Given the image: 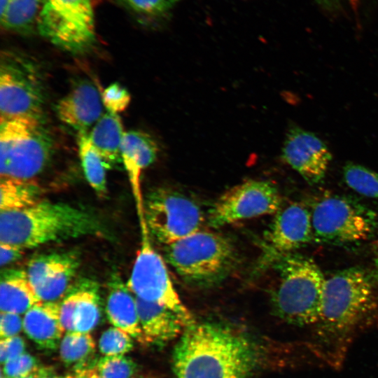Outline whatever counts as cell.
Returning <instances> with one entry per match:
<instances>
[{"label":"cell","mask_w":378,"mask_h":378,"mask_svg":"<svg viewBox=\"0 0 378 378\" xmlns=\"http://www.w3.org/2000/svg\"><path fill=\"white\" fill-rule=\"evenodd\" d=\"M125 132L118 114L104 113L88 134L90 140L108 168L120 162L121 147Z\"/></svg>","instance_id":"cell-22"},{"label":"cell","mask_w":378,"mask_h":378,"mask_svg":"<svg viewBox=\"0 0 378 378\" xmlns=\"http://www.w3.org/2000/svg\"><path fill=\"white\" fill-rule=\"evenodd\" d=\"M164 259L184 281L198 287L222 282L238 260L229 238L202 230L165 245Z\"/></svg>","instance_id":"cell-5"},{"label":"cell","mask_w":378,"mask_h":378,"mask_svg":"<svg viewBox=\"0 0 378 378\" xmlns=\"http://www.w3.org/2000/svg\"><path fill=\"white\" fill-rule=\"evenodd\" d=\"M372 273L350 267L326 277L319 319L305 340L328 368L339 370L361 335L378 328V292Z\"/></svg>","instance_id":"cell-1"},{"label":"cell","mask_w":378,"mask_h":378,"mask_svg":"<svg viewBox=\"0 0 378 378\" xmlns=\"http://www.w3.org/2000/svg\"><path fill=\"white\" fill-rule=\"evenodd\" d=\"M272 267L278 274L271 297L274 314L309 334L320 317L326 277L312 258L297 252L282 255Z\"/></svg>","instance_id":"cell-4"},{"label":"cell","mask_w":378,"mask_h":378,"mask_svg":"<svg viewBox=\"0 0 378 378\" xmlns=\"http://www.w3.org/2000/svg\"><path fill=\"white\" fill-rule=\"evenodd\" d=\"M118 274L111 276L108 284L106 314L108 321L116 328L141 341L143 332L140 325L136 297Z\"/></svg>","instance_id":"cell-20"},{"label":"cell","mask_w":378,"mask_h":378,"mask_svg":"<svg viewBox=\"0 0 378 378\" xmlns=\"http://www.w3.org/2000/svg\"><path fill=\"white\" fill-rule=\"evenodd\" d=\"M141 241L127 286L134 296L165 306L176 312L188 327L195 323L182 302L163 258L154 248L145 220L140 223Z\"/></svg>","instance_id":"cell-11"},{"label":"cell","mask_w":378,"mask_h":378,"mask_svg":"<svg viewBox=\"0 0 378 378\" xmlns=\"http://www.w3.org/2000/svg\"><path fill=\"white\" fill-rule=\"evenodd\" d=\"M23 249L15 244L0 242L1 266L4 267L20 259L23 254Z\"/></svg>","instance_id":"cell-36"},{"label":"cell","mask_w":378,"mask_h":378,"mask_svg":"<svg viewBox=\"0 0 378 378\" xmlns=\"http://www.w3.org/2000/svg\"><path fill=\"white\" fill-rule=\"evenodd\" d=\"M281 203V194L274 183L247 181L220 196L209 210L208 223L217 228L244 219L275 214Z\"/></svg>","instance_id":"cell-12"},{"label":"cell","mask_w":378,"mask_h":378,"mask_svg":"<svg viewBox=\"0 0 378 378\" xmlns=\"http://www.w3.org/2000/svg\"><path fill=\"white\" fill-rule=\"evenodd\" d=\"M144 209L149 232L164 245L201 230L205 220L193 200L169 188H158L150 192Z\"/></svg>","instance_id":"cell-10"},{"label":"cell","mask_w":378,"mask_h":378,"mask_svg":"<svg viewBox=\"0 0 378 378\" xmlns=\"http://www.w3.org/2000/svg\"><path fill=\"white\" fill-rule=\"evenodd\" d=\"M312 240L310 209L301 202H293L281 208L264 233L258 270L272 267L280 257L296 252Z\"/></svg>","instance_id":"cell-13"},{"label":"cell","mask_w":378,"mask_h":378,"mask_svg":"<svg viewBox=\"0 0 378 378\" xmlns=\"http://www.w3.org/2000/svg\"><path fill=\"white\" fill-rule=\"evenodd\" d=\"M314 240L344 246L360 244L378 231V214L351 197L323 195L310 208Z\"/></svg>","instance_id":"cell-7"},{"label":"cell","mask_w":378,"mask_h":378,"mask_svg":"<svg viewBox=\"0 0 378 378\" xmlns=\"http://www.w3.org/2000/svg\"><path fill=\"white\" fill-rule=\"evenodd\" d=\"M41 188L33 179L1 176L0 211L22 209L39 200Z\"/></svg>","instance_id":"cell-25"},{"label":"cell","mask_w":378,"mask_h":378,"mask_svg":"<svg viewBox=\"0 0 378 378\" xmlns=\"http://www.w3.org/2000/svg\"><path fill=\"white\" fill-rule=\"evenodd\" d=\"M375 281L378 283V239L372 246V270L371 272Z\"/></svg>","instance_id":"cell-37"},{"label":"cell","mask_w":378,"mask_h":378,"mask_svg":"<svg viewBox=\"0 0 378 378\" xmlns=\"http://www.w3.org/2000/svg\"><path fill=\"white\" fill-rule=\"evenodd\" d=\"M76 376L80 378H102L97 372V370L90 369L79 372H76Z\"/></svg>","instance_id":"cell-38"},{"label":"cell","mask_w":378,"mask_h":378,"mask_svg":"<svg viewBox=\"0 0 378 378\" xmlns=\"http://www.w3.org/2000/svg\"><path fill=\"white\" fill-rule=\"evenodd\" d=\"M24 340L18 336L1 339L0 343V360L1 363L13 360L25 353Z\"/></svg>","instance_id":"cell-34"},{"label":"cell","mask_w":378,"mask_h":378,"mask_svg":"<svg viewBox=\"0 0 378 378\" xmlns=\"http://www.w3.org/2000/svg\"><path fill=\"white\" fill-rule=\"evenodd\" d=\"M55 141L42 116L0 118V175L33 179L50 162Z\"/></svg>","instance_id":"cell-6"},{"label":"cell","mask_w":378,"mask_h":378,"mask_svg":"<svg viewBox=\"0 0 378 378\" xmlns=\"http://www.w3.org/2000/svg\"><path fill=\"white\" fill-rule=\"evenodd\" d=\"M136 297V296H135ZM143 344H161L176 337L188 326L174 311L136 297Z\"/></svg>","instance_id":"cell-19"},{"label":"cell","mask_w":378,"mask_h":378,"mask_svg":"<svg viewBox=\"0 0 378 378\" xmlns=\"http://www.w3.org/2000/svg\"><path fill=\"white\" fill-rule=\"evenodd\" d=\"M7 0H0L1 3V11H2L6 4Z\"/></svg>","instance_id":"cell-42"},{"label":"cell","mask_w":378,"mask_h":378,"mask_svg":"<svg viewBox=\"0 0 378 378\" xmlns=\"http://www.w3.org/2000/svg\"><path fill=\"white\" fill-rule=\"evenodd\" d=\"M256 352L244 336L216 323H195L186 330L173 356L176 378H248Z\"/></svg>","instance_id":"cell-2"},{"label":"cell","mask_w":378,"mask_h":378,"mask_svg":"<svg viewBox=\"0 0 378 378\" xmlns=\"http://www.w3.org/2000/svg\"><path fill=\"white\" fill-rule=\"evenodd\" d=\"M134 12L148 17H159L172 10L178 0H122Z\"/></svg>","instance_id":"cell-32"},{"label":"cell","mask_w":378,"mask_h":378,"mask_svg":"<svg viewBox=\"0 0 378 378\" xmlns=\"http://www.w3.org/2000/svg\"><path fill=\"white\" fill-rule=\"evenodd\" d=\"M41 301L31 285L26 270L8 268L1 272V312L26 313Z\"/></svg>","instance_id":"cell-21"},{"label":"cell","mask_w":378,"mask_h":378,"mask_svg":"<svg viewBox=\"0 0 378 378\" xmlns=\"http://www.w3.org/2000/svg\"><path fill=\"white\" fill-rule=\"evenodd\" d=\"M78 155L86 180L92 189L102 196L106 192L108 168L103 158L92 144L88 134L78 133Z\"/></svg>","instance_id":"cell-26"},{"label":"cell","mask_w":378,"mask_h":378,"mask_svg":"<svg viewBox=\"0 0 378 378\" xmlns=\"http://www.w3.org/2000/svg\"><path fill=\"white\" fill-rule=\"evenodd\" d=\"M23 327V321L18 314L1 312L0 315L1 339L16 336Z\"/></svg>","instance_id":"cell-35"},{"label":"cell","mask_w":378,"mask_h":378,"mask_svg":"<svg viewBox=\"0 0 378 378\" xmlns=\"http://www.w3.org/2000/svg\"><path fill=\"white\" fill-rule=\"evenodd\" d=\"M75 297L74 332L88 333L99 323L102 317L99 286L89 279H81L70 286Z\"/></svg>","instance_id":"cell-23"},{"label":"cell","mask_w":378,"mask_h":378,"mask_svg":"<svg viewBox=\"0 0 378 378\" xmlns=\"http://www.w3.org/2000/svg\"><path fill=\"white\" fill-rule=\"evenodd\" d=\"M59 356L75 372L94 369L98 362L95 343L88 333L66 332L60 342Z\"/></svg>","instance_id":"cell-24"},{"label":"cell","mask_w":378,"mask_h":378,"mask_svg":"<svg viewBox=\"0 0 378 378\" xmlns=\"http://www.w3.org/2000/svg\"><path fill=\"white\" fill-rule=\"evenodd\" d=\"M102 94L91 82L77 83L57 104L58 118L78 132H85L102 116Z\"/></svg>","instance_id":"cell-16"},{"label":"cell","mask_w":378,"mask_h":378,"mask_svg":"<svg viewBox=\"0 0 378 378\" xmlns=\"http://www.w3.org/2000/svg\"><path fill=\"white\" fill-rule=\"evenodd\" d=\"M42 367H40L38 369L30 373L29 374L20 378H41L42 376Z\"/></svg>","instance_id":"cell-40"},{"label":"cell","mask_w":378,"mask_h":378,"mask_svg":"<svg viewBox=\"0 0 378 378\" xmlns=\"http://www.w3.org/2000/svg\"><path fill=\"white\" fill-rule=\"evenodd\" d=\"M158 153V145L149 134L136 130L125 132L121 147V160L130 183L140 222L144 220L141 174L155 162Z\"/></svg>","instance_id":"cell-17"},{"label":"cell","mask_w":378,"mask_h":378,"mask_svg":"<svg viewBox=\"0 0 378 378\" xmlns=\"http://www.w3.org/2000/svg\"><path fill=\"white\" fill-rule=\"evenodd\" d=\"M60 302H41L29 309L23 318L24 332L46 352L57 349L64 332L59 317Z\"/></svg>","instance_id":"cell-18"},{"label":"cell","mask_w":378,"mask_h":378,"mask_svg":"<svg viewBox=\"0 0 378 378\" xmlns=\"http://www.w3.org/2000/svg\"><path fill=\"white\" fill-rule=\"evenodd\" d=\"M65 378H80V377H78V376H76V377H73V376H67V377H66Z\"/></svg>","instance_id":"cell-43"},{"label":"cell","mask_w":378,"mask_h":378,"mask_svg":"<svg viewBox=\"0 0 378 378\" xmlns=\"http://www.w3.org/2000/svg\"><path fill=\"white\" fill-rule=\"evenodd\" d=\"M282 158L309 184L316 185L323 181L332 155L315 134L294 126L286 134Z\"/></svg>","instance_id":"cell-15"},{"label":"cell","mask_w":378,"mask_h":378,"mask_svg":"<svg viewBox=\"0 0 378 378\" xmlns=\"http://www.w3.org/2000/svg\"><path fill=\"white\" fill-rule=\"evenodd\" d=\"M96 366L97 372L102 378H130L136 370L133 360L123 355L101 358Z\"/></svg>","instance_id":"cell-29"},{"label":"cell","mask_w":378,"mask_h":378,"mask_svg":"<svg viewBox=\"0 0 378 378\" xmlns=\"http://www.w3.org/2000/svg\"><path fill=\"white\" fill-rule=\"evenodd\" d=\"M346 185L356 192L368 197L378 199V173L354 162L343 167Z\"/></svg>","instance_id":"cell-28"},{"label":"cell","mask_w":378,"mask_h":378,"mask_svg":"<svg viewBox=\"0 0 378 378\" xmlns=\"http://www.w3.org/2000/svg\"><path fill=\"white\" fill-rule=\"evenodd\" d=\"M79 265L76 252H52L33 257L26 272L40 300L55 302L65 296Z\"/></svg>","instance_id":"cell-14"},{"label":"cell","mask_w":378,"mask_h":378,"mask_svg":"<svg viewBox=\"0 0 378 378\" xmlns=\"http://www.w3.org/2000/svg\"><path fill=\"white\" fill-rule=\"evenodd\" d=\"M42 376L41 378H65L56 374L52 367H42Z\"/></svg>","instance_id":"cell-39"},{"label":"cell","mask_w":378,"mask_h":378,"mask_svg":"<svg viewBox=\"0 0 378 378\" xmlns=\"http://www.w3.org/2000/svg\"><path fill=\"white\" fill-rule=\"evenodd\" d=\"M42 5V0H7L1 11V26L7 30L28 33L33 29Z\"/></svg>","instance_id":"cell-27"},{"label":"cell","mask_w":378,"mask_h":378,"mask_svg":"<svg viewBox=\"0 0 378 378\" xmlns=\"http://www.w3.org/2000/svg\"><path fill=\"white\" fill-rule=\"evenodd\" d=\"M107 234L93 214L62 202L39 200L22 209L0 211V242L22 248Z\"/></svg>","instance_id":"cell-3"},{"label":"cell","mask_w":378,"mask_h":378,"mask_svg":"<svg viewBox=\"0 0 378 378\" xmlns=\"http://www.w3.org/2000/svg\"><path fill=\"white\" fill-rule=\"evenodd\" d=\"M133 347V342L127 332L118 328H110L101 335L99 348L106 356L122 355Z\"/></svg>","instance_id":"cell-30"},{"label":"cell","mask_w":378,"mask_h":378,"mask_svg":"<svg viewBox=\"0 0 378 378\" xmlns=\"http://www.w3.org/2000/svg\"><path fill=\"white\" fill-rule=\"evenodd\" d=\"M320 4L323 6H331L340 0H316Z\"/></svg>","instance_id":"cell-41"},{"label":"cell","mask_w":378,"mask_h":378,"mask_svg":"<svg viewBox=\"0 0 378 378\" xmlns=\"http://www.w3.org/2000/svg\"><path fill=\"white\" fill-rule=\"evenodd\" d=\"M102 99L107 111L118 114L127 108L131 97L124 87L118 83H113L103 90Z\"/></svg>","instance_id":"cell-31"},{"label":"cell","mask_w":378,"mask_h":378,"mask_svg":"<svg viewBox=\"0 0 378 378\" xmlns=\"http://www.w3.org/2000/svg\"><path fill=\"white\" fill-rule=\"evenodd\" d=\"M36 25L42 36L71 53L88 51L96 41L90 0H42Z\"/></svg>","instance_id":"cell-8"},{"label":"cell","mask_w":378,"mask_h":378,"mask_svg":"<svg viewBox=\"0 0 378 378\" xmlns=\"http://www.w3.org/2000/svg\"><path fill=\"white\" fill-rule=\"evenodd\" d=\"M46 99L45 81L38 66L22 54L12 51L2 52L1 116H42Z\"/></svg>","instance_id":"cell-9"},{"label":"cell","mask_w":378,"mask_h":378,"mask_svg":"<svg viewBox=\"0 0 378 378\" xmlns=\"http://www.w3.org/2000/svg\"><path fill=\"white\" fill-rule=\"evenodd\" d=\"M39 368L37 358L29 354L24 353L4 363L1 376L4 378H20L29 374Z\"/></svg>","instance_id":"cell-33"}]
</instances>
